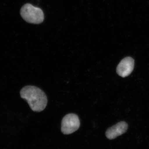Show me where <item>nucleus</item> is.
Listing matches in <instances>:
<instances>
[{"mask_svg":"<svg viewBox=\"0 0 149 149\" xmlns=\"http://www.w3.org/2000/svg\"><path fill=\"white\" fill-rule=\"evenodd\" d=\"M20 95L22 98L27 101L33 111H42L47 106L48 101L46 94L36 86H25L22 89Z\"/></svg>","mask_w":149,"mask_h":149,"instance_id":"1","label":"nucleus"},{"mask_svg":"<svg viewBox=\"0 0 149 149\" xmlns=\"http://www.w3.org/2000/svg\"><path fill=\"white\" fill-rule=\"evenodd\" d=\"M20 15L22 18L28 23L39 24L44 20V14L42 10L31 4H25L22 7Z\"/></svg>","mask_w":149,"mask_h":149,"instance_id":"2","label":"nucleus"},{"mask_svg":"<svg viewBox=\"0 0 149 149\" xmlns=\"http://www.w3.org/2000/svg\"><path fill=\"white\" fill-rule=\"evenodd\" d=\"M80 126V119L77 115L69 113L62 120L61 132L65 135H69L78 130Z\"/></svg>","mask_w":149,"mask_h":149,"instance_id":"3","label":"nucleus"},{"mask_svg":"<svg viewBox=\"0 0 149 149\" xmlns=\"http://www.w3.org/2000/svg\"><path fill=\"white\" fill-rule=\"evenodd\" d=\"M134 59L130 57L123 58L119 63L116 68L117 74L123 77H127L131 74L134 69Z\"/></svg>","mask_w":149,"mask_h":149,"instance_id":"4","label":"nucleus"},{"mask_svg":"<svg viewBox=\"0 0 149 149\" xmlns=\"http://www.w3.org/2000/svg\"><path fill=\"white\" fill-rule=\"evenodd\" d=\"M128 128V124L124 121H121L109 128L106 132V136L109 140L114 139L125 133Z\"/></svg>","mask_w":149,"mask_h":149,"instance_id":"5","label":"nucleus"}]
</instances>
